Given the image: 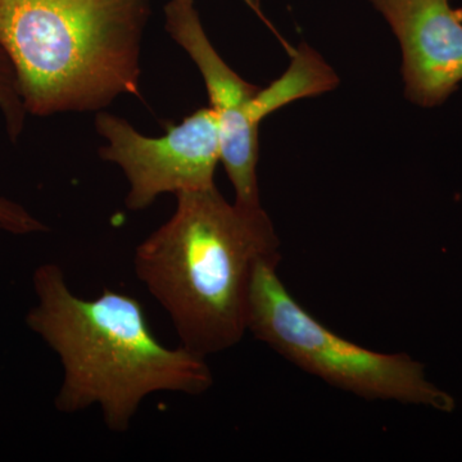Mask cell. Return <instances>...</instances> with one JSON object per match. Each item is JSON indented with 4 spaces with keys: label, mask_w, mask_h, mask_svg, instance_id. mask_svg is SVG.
<instances>
[{
    "label": "cell",
    "mask_w": 462,
    "mask_h": 462,
    "mask_svg": "<svg viewBox=\"0 0 462 462\" xmlns=\"http://www.w3.org/2000/svg\"><path fill=\"white\" fill-rule=\"evenodd\" d=\"M32 287L36 303L27 311L26 327L62 365L58 411L98 406L106 427L124 433L151 394L199 396L214 384L206 357L157 339L135 297L111 289L94 300L76 296L53 263L35 270Z\"/></svg>",
    "instance_id": "obj_1"
},
{
    "label": "cell",
    "mask_w": 462,
    "mask_h": 462,
    "mask_svg": "<svg viewBox=\"0 0 462 462\" xmlns=\"http://www.w3.org/2000/svg\"><path fill=\"white\" fill-rule=\"evenodd\" d=\"M178 206L134 254V272L169 315L180 346L203 357L238 345L258 258L279 254L264 209L245 211L216 185L176 194Z\"/></svg>",
    "instance_id": "obj_2"
},
{
    "label": "cell",
    "mask_w": 462,
    "mask_h": 462,
    "mask_svg": "<svg viewBox=\"0 0 462 462\" xmlns=\"http://www.w3.org/2000/svg\"><path fill=\"white\" fill-rule=\"evenodd\" d=\"M151 0H0V47L29 114L99 111L139 94Z\"/></svg>",
    "instance_id": "obj_3"
},
{
    "label": "cell",
    "mask_w": 462,
    "mask_h": 462,
    "mask_svg": "<svg viewBox=\"0 0 462 462\" xmlns=\"http://www.w3.org/2000/svg\"><path fill=\"white\" fill-rule=\"evenodd\" d=\"M281 254L258 258L248 297L247 331L282 357L334 387L367 400L451 410V397L430 384L421 364L349 342L316 320L278 275Z\"/></svg>",
    "instance_id": "obj_4"
},
{
    "label": "cell",
    "mask_w": 462,
    "mask_h": 462,
    "mask_svg": "<svg viewBox=\"0 0 462 462\" xmlns=\"http://www.w3.org/2000/svg\"><path fill=\"white\" fill-rule=\"evenodd\" d=\"M96 129L107 141L100 158L120 166L130 211H143L162 194L214 187L221 161L220 130L211 108H199L160 138L142 135L118 116L98 114Z\"/></svg>",
    "instance_id": "obj_5"
},
{
    "label": "cell",
    "mask_w": 462,
    "mask_h": 462,
    "mask_svg": "<svg viewBox=\"0 0 462 462\" xmlns=\"http://www.w3.org/2000/svg\"><path fill=\"white\" fill-rule=\"evenodd\" d=\"M166 32L189 54L205 80L220 130L221 162L229 176L236 202L245 211H263L258 189V127L252 102L261 89L243 80L224 62L206 35L194 0H170Z\"/></svg>",
    "instance_id": "obj_6"
},
{
    "label": "cell",
    "mask_w": 462,
    "mask_h": 462,
    "mask_svg": "<svg viewBox=\"0 0 462 462\" xmlns=\"http://www.w3.org/2000/svg\"><path fill=\"white\" fill-rule=\"evenodd\" d=\"M402 48L406 97L421 107L443 105L462 81V9L449 0H370Z\"/></svg>",
    "instance_id": "obj_7"
},
{
    "label": "cell",
    "mask_w": 462,
    "mask_h": 462,
    "mask_svg": "<svg viewBox=\"0 0 462 462\" xmlns=\"http://www.w3.org/2000/svg\"><path fill=\"white\" fill-rule=\"evenodd\" d=\"M339 83L324 60L306 44H300L291 54L288 71L267 88H261L254 102L251 115L260 125L264 117L284 107L291 102L307 97H316L334 89Z\"/></svg>",
    "instance_id": "obj_8"
},
{
    "label": "cell",
    "mask_w": 462,
    "mask_h": 462,
    "mask_svg": "<svg viewBox=\"0 0 462 462\" xmlns=\"http://www.w3.org/2000/svg\"><path fill=\"white\" fill-rule=\"evenodd\" d=\"M0 111L5 116L9 138L16 141L23 132L27 111L18 88L16 71L2 47H0ZM0 231L14 234V236H29V234L45 233L48 231V226L30 214L25 207L0 197Z\"/></svg>",
    "instance_id": "obj_9"
},
{
    "label": "cell",
    "mask_w": 462,
    "mask_h": 462,
    "mask_svg": "<svg viewBox=\"0 0 462 462\" xmlns=\"http://www.w3.org/2000/svg\"><path fill=\"white\" fill-rule=\"evenodd\" d=\"M245 3H247L248 5H251V7L254 8V11H256L257 14L261 16L260 8H258V3L256 0H245Z\"/></svg>",
    "instance_id": "obj_10"
}]
</instances>
